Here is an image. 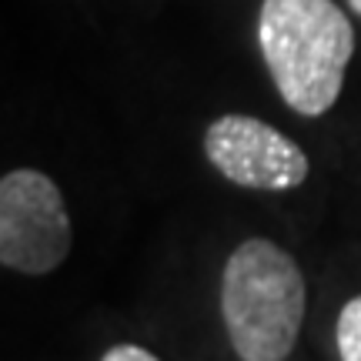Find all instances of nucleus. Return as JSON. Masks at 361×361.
I'll list each match as a JSON object with an SVG mask.
<instances>
[{"instance_id":"f257e3e1","label":"nucleus","mask_w":361,"mask_h":361,"mask_svg":"<svg viewBox=\"0 0 361 361\" xmlns=\"http://www.w3.org/2000/svg\"><path fill=\"white\" fill-rule=\"evenodd\" d=\"M258 47L281 101L305 117L328 114L355 57V27L335 0H261Z\"/></svg>"},{"instance_id":"f03ea898","label":"nucleus","mask_w":361,"mask_h":361,"mask_svg":"<svg viewBox=\"0 0 361 361\" xmlns=\"http://www.w3.org/2000/svg\"><path fill=\"white\" fill-rule=\"evenodd\" d=\"M308 284L298 261L268 241L247 238L221 274V318L241 361H284L298 345Z\"/></svg>"},{"instance_id":"7ed1b4c3","label":"nucleus","mask_w":361,"mask_h":361,"mask_svg":"<svg viewBox=\"0 0 361 361\" xmlns=\"http://www.w3.org/2000/svg\"><path fill=\"white\" fill-rule=\"evenodd\" d=\"M71 251V214L47 174L17 168L0 178V261L17 274H51Z\"/></svg>"},{"instance_id":"20e7f679","label":"nucleus","mask_w":361,"mask_h":361,"mask_svg":"<svg viewBox=\"0 0 361 361\" xmlns=\"http://www.w3.org/2000/svg\"><path fill=\"white\" fill-rule=\"evenodd\" d=\"M204 157L231 184L251 191H291L308 180V154L268 121L224 114L204 130Z\"/></svg>"},{"instance_id":"39448f33","label":"nucleus","mask_w":361,"mask_h":361,"mask_svg":"<svg viewBox=\"0 0 361 361\" xmlns=\"http://www.w3.org/2000/svg\"><path fill=\"white\" fill-rule=\"evenodd\" d=\"M335 341L341 361H361V295L341 308L335 324Z\"/></svg>"},{"instance_id":"423d86ee","label":"nucleus","mask_w":361,"mask_h":361,"mask_svg":"<svg viewBox=\"0 0 361 361\" xmlns=\"http://www.w3.org/2000/svg\"><path fill=\"white\" fill-rule=\"evenodd\" d=\"M101 361H161V358L151 355L147 348H141V345H114V348L104 351Z\"/></svg>"},{"instance_id":"0eeeda50","label":"nucleus","mask_w":361,"mask_h":361,"mask_svg":"<svg viewBox=\"0 0 361 361\" xmlns=\"http://www.w3.org/2000/svg\"><path fill=\"white\" fill-rule=\"evenodd\" d=\"M348 7H351V11H355V13H358V17H361V0H348Z\"/></svg>"}]
</instances>
